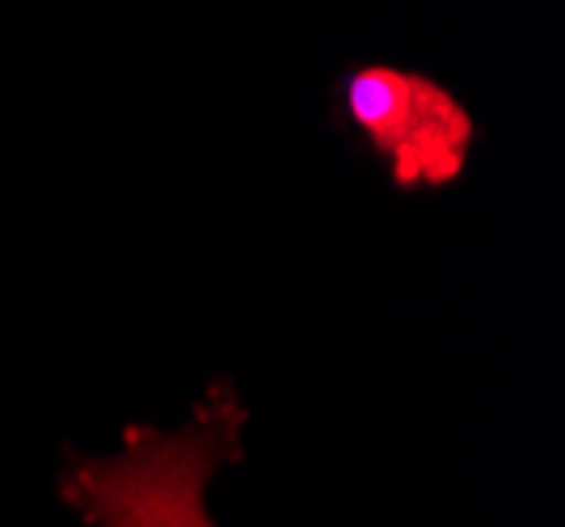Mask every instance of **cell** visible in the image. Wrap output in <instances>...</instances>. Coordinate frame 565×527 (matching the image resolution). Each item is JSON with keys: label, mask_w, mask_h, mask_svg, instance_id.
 Listing matches in <instances>:
<instances>
[{"label": "cell", "mask_w": 565, "mask_h": 527, "mask_svg": "<svg viewBox=\"0 0 565 527\" xmlns=\"http://www.w3.org/2000/svg\"><path fill=\"white\" fill-rule=\"evenodd\" d=\"M333 110L363 136L401 191L460 182L481 136L469 106L448 85L388 60H367L338 76Z\"/></svg>", "instance_id": "cell-1"}]
</instances>
